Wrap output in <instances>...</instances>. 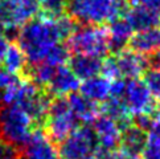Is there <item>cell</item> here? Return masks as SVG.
<instances>
[{
	"instance_id": "obj_1",
	"label": "cell",
	"mask_w": 160,
	"mask_h": 159,
	"mask_svg": "<svg viewBox=\"0 0 160 159\" xmlns=\"http://www.w3.org/2000/svg\"><path fill=\"white\" fill-rule=\"evenodd\" d=\"M77 28L72 16H40L22 25L16 38L18 45L24 52L28 64L36 65L42 62L53 45L66 40Z\"/></svg>"
},
{
	"instance_id": "obj_2",
	"label": "cell",
	"mask_w": 160,
	"mask_h": 159,
	"mask_svg": "<svg viewBox=\"0 0 160 159\" xmlns=\"http://www.w3.org/2000/svg\"><path fill=\"white\" fill-rule=\"evenodd\" d=\"M66 8L76 21L102 25L123 15L126 4L123 0H69Z\"/></svg>"
},
{
	"instance_id": "obj_3",
	"label": "cell",
	"mask_w": 160,
	"mask_h": 159,
	"mask_svg": "<svg viewBox=\"0 0 160 159\" xmlns=\"http://www.w3.org/2000/svg\"><path fill=\"white\" fill-rule=\"evenodd\" d=\"M66 40L68 49L74 54H88L102 59L110 52L107 29L102 25L83 24L77 27Z\"/></svg>"
},
{
	"instance_id": "obj_4",
	"label": "cell",
	"mask_w": 160,
	"mask_h": 159,
	"mask_svg": "<svg viewBox=\"0 0 160 159\" xmlns=\"http://www.w3.org/2000/svg\"><path fill=\"white\" fill-rule=\"evenodd\" d=\"M33 126L29 115L19 106L5 105L0 109V139L21 149L31 138Z\"/></svg>"
},
{
	"instance_id": "obj_5",
	"label": "cell",
	"mask_w": 160,
	"mask_h": 159,
	"mask_svg": "<svg viewBox=\"0 0 160 159\" xmlns=\"http://www.w3.org/2000/svg\"><path fill=\"white\" fill-rule=\"evenodd\" d=\"M42 127H45L48 138L56 145L61 143L78 127V119L72 113L66 97H56L50 101L49 111Z\"/></svg>"
},
{
	"instance_id": "obj_6",
	"label": "cell",
	"mask_w": 160,
	"mask_h": 159,
	"mask_svg": "<svg viewBox=\"0 0 160 159\" xmlns=\"http://www.w3.org/2000/svg\"><path fill=\"white\" fill-rule=\"evenodd\" d=\"M40 11L37 0H0V25L8 38L18 35L20 28L35 19Z\"/></svg>"
},
{
	"instance_id": "obj_7",
	"label": "cell",
	"mask_w": 160,
	"mask_h": 159,
	"mask_svg": "<svg viewBox=\"0 0 160 159\" xmlns=\"http://www.w3.org/2000/svg\"><path fill=\"white\" fill-rule=\"evenodd\" d=\"M58 145L60 159H86L98 149L93 129L88 126L77 127Z\"/></svg>"
},
{
	"instance_id": "obj_8",
	"label": "cell",
	"mask_w": 160,
	"mask_h": 159,
	"mask_svg": "<svg viewBox=\"0 0 160 159\" xmlns=\"http://www.w3.org/2000/svg\"><path fill=\"white\" fill-rule=\"evenodd\" d=\"M126 107L131 113V115H152L155 114L158 107L156 102L152 98L150 90L147 89L144 81L139 78H132L126 81L124 92L122 95Z\"/></svg>"
},
{
	"instance_id": "obj_9",
	"label": "cell",
	"mask_w": 160,
	"mask_h": 159,
	"mask_svg": "<svg viewBox=\"0 0 160 159\" xmlns=\"http://www.w3.org/2000/svg\"><path fill=\"white\" fill-rule=\"evenodd\" d=\"M21 155L24 159H60L56 143L40 127L33 130L31 138L21 147Z\"/></svg>"
},
{
	"instance_id": "obj_10",
	"label": "cell",
	"mask_w": 160,
	"mask_h": 159,
	"mask_svg": "<svg viewBox=\"0 0 160 159\" xmlns=\"http://www.w3.org/2000/svg\"><path fill=\"white\" fill-rule=\"evenodd\" d=\"M93 131L95 134L98 147L102 150L112 151L121 145L122 129L110 117L99 114L93 121Z\"/></svg>"
},
{
	"instance_id": "obj_11",
	"label": "cell",
	"mask_w": 160,
	"mask_h": 159,
	"mask_svg": "<svg viewBox=\"0 0 160 159\" xmlns=\"http://www.w3.org/2000/svg\"><path fill=\"white\" fill-rule=\"evenodd\" d=\"M115 62L119 70V74L122 78H139L142 74H144L148 62L146 56H143L138 52H135L134 49L124 48L115 53Z\"/></svg>"
},
{
	"instance_id": "obj_12",
	"label": "cell",
	"mask_w": 160,
	"mask_h": 159,
	"mask_svg": "<svg viewBox=\"0 0 160 159\" xmlns=\"http://www.w3.org/2000/svg\"><path fill=\"white\" fill-rule=\"evenodd\" d=\"M79 89V80L70 70L69 66H58L54 76L47 85V93L49 97H68L72 93H76Z\"/></svg>"
},
{
	"instance_id": "obj_13",
	"label": "cell",
	"mask_w": 160,
	"mask_h": 159,
	"mask_svg": "<svg viewBox=\"0 0 160 159\" xmlns=\"http://www.w3.org/2000/svg\"><path fill=\"white\" fill-rule=\"evenodd\" d=\"M107 35L110 41V52L118 53L119 50L127 48L131 37L134 36V29L123 15L108 21Z\"/></svg>"
},
{
	"instance_id": "obj_14",
	"label": "cell",
	"mask_w": 160,
	"mask_h": 159,
	"mask_svg": "<svg viewBox=\"0 0 160 159\" xmlns=\"http://www.w3.org/2000/svg\"><path fill=\"white\" fill-rule=\"evenodd\" d=\"M123 16L136 32L160 27V16L140 5H130L128 8L124 9Z\"/></svg>"
},
{
	"instance_id": "obj_15",
	"label": "cell",
	"mask_w": 160,
	"mask_h": 159,
	"mask_svg": "<svg viewBox=\"0 0 160 159\" xmlns=\"http://www.w3.org/2000/svg\"><path fill=\"white\" fill-rule=\"evenodd\" d=\"M68 104L70 106V110L78 119V122L93 123V121L99 115L101 107L97 102H93L83 97L81 93H72L68 95Z\"/></svg>"
},
{
	"instance_id": "obj_16",
	"label": "cell",
	"mask_w": 160,
	"mask_h": 159,
	"mask_svg": "<svg viewBox=\"0 0 160 159\" xmlns=\"http://www.w3.org/2000/svg\"><path fill=\"white\" fill-rule=\"evenodd\" d=\"M110 88L111 81L103 76H94L88 80H83L82 84H79V90L83 97L93 102H103L110 97Z\"/></svg>"
},
{
	"instance_id": "obj_17",
	"label": "cell",
	"mask_w": 160,
	"mask_h": 159,
	"mask_svg": "<svg viewBox=\"0 0 160 159\" xmlns=\"http://www.w3.org/2000/svg\"><path fill=\"white\" fill-rule=\"evenodd\" d=\"M70 70L77 76L78 80H88L90 77L101 74L102 59L88 54H74L69 59Z\"/></svg>"
},
{
	"instance_id": "obj_18",
	"label": "cell",
	"mask_w": 160,
	"mask_h": 159,
	"mask_svg": "<svg viewBox=\"0 0 160 159\" xmlns=\"http://www.w3.org/2000/svg\"><path fill=\"white\" fill-rule=\"evenodd\" d=\"M130 47L143 56L151 54L160 49V27L138 32L130 40Z\"/></svg>"
},
{
	"instance_id": "obj_19",
	"label": "cell",
	"mask_w": 160,
	"mask_h": 159,
	"mask_svg": "<svg viewBox=\"0 0 160 159\" xmlns=\"http://www.w3.org/2000/svg\"><path fill=\"white\" fill-rule=\"evenodd\" d=\"M101 111L105 115L114 119L122 130L128 127L130 125H132L131 113L128 111L127 107H126L122 97H108L103 104H102Z\"/></svg>"
},
{
	"instance_id": "obj_20",
	"label": "cell",
	"mask_w": 160,
	"mask_h": 159,
	"mask_svg": "<svg viewBox=\"0 0 160 159\" xmlns=\"http://www.w3.org/2000/svg\"><path fill=\"white\" fill-rule=\"evenodd\" d=\"M2 62H3L4 70L12 73V74H15V76L24 74V73L27 72L28 61H27L24 52H22L21 48L18 44L11 43L8 45Z\"/></svg>"
},
{
	"instance_id": "obj_21",
	"label": "cell",
	"mask_w": 160,
	"mask_h": 159,
	"mask_svg": "<svg viewBox=\"0 0 160 159\" xmlns=\"http://www.w3.org/2000/svg\"><path fill=\"white\" fill-rule=\"evenodd\" d=\"M146 139H147V131L139 129L135 125H130L128 127L122 130L119 147L140 156V152L143 150V147H144Z\"/></svg>"
},
{
	"instance_id": "obj_22",
	"label": "cell",
	"mask_w": 160,
	"mask_h": 159,
	"mask_svg": "<svg viewBox=\"0 0 160 159\" xmlns=\"http://www.w3.org/2000/svg\"><path fill=\"white\" fill-rule=\"evenodd\" d=\"M142 159H160V115L155 113V119L147 133L144 147L140 152Z\"/></svg>"
},
{
	"instance_id": "obj_23",
	"label": "cell",
	"mask_w": 160,
	"mask_h": 159,
	"mask_svg": "<svg viewBox=\"0 0 160 159\" xmlns=\"http://www.w3.org/2000/svg\"><path fill=\"white\" fill-rule=\"evenodd\" d=\"M57 68L48 64V62H40V64L33 65L29 72L31 81H33L40 88H47V85L50 82V80L54 76Z\"/></svg>"
},
{
	"instance_id": "obj_24",
	"label": "cell",
	"mask_w": 160,
	"mask_h": 159,
	"mask_svg": "<svg viewBox=\"0 0 160 159\" xmlns=\"http://www.w3.org/2000/svg\"><path fill=\"white\" fill-rule=\"evenodd\" d=\"M70 59V52L66 45H62L61 43L53 45L50 50L47 53L42 62H48V64L53 65L56 68L65 65Z\"/></svg>"
},
{
	"instance_id": "obj_25",
	"label": "cell",
	"mask_w": 160,
	"mask_h": 159,
	"mask_svg": "<svg viewBox=\"0 0 160 159\" xmlns=\"http://www.w3.org/2000/svg\"><path fill=\"white\" fill-rule=\"evenodd\" d=\"M37 3L47 16L62 15L68 7V0H37Z\"/></svg>"
},
{
	"instance_id": "obj_26",
	"label": "cell",
	"mask_w": 160,
	"mask_h": 159,
	"mask_svg": "<svg viewBox=\"0 0 160 159\" xmlns=\"http://www.w3.org/2000/svg\"><path fill=\"white\" fill-rule=\"evenodd\" d=\"M144 84L147 89L150 90L152 98L155 102L160 104V70L151 69L146 72L144 74Z\"/></svg>"
},
{
	"instance_id": "obj_27",
	"label": "cell",
	"mask_w": 160,
	"mask_h": 159,
	"mask_svg": "<svg viewBox=\"0 0 160 159\" xmlns=\"http://www.w3.org/2000/svg\"><path fill=\"white\" fill-rule=\"evenodd\" d=\"M101 76L106 77L110 81H114V80L122 78L121 74H119L117 62H115V57L114 56H110V57H106L102 60V66H101Z\"/></svg>"
},
{
	"instance_id": "obj_28",
	"label": "cell",
	"mask_w": 160,
	"mask_h": 159,
	"mask_svg": "<svg viewBox=\"0 0 160 159\" xmlns=\"http://www.w3.org/2000/svg\"><path fill=\"white\" fill-rule=\"evenodd\" d=\"M0 159H22L21 149L0 139Z\"/></svg>"
},
{
	"instance_id": "obj_29",
	"label": "cell",
	"mask_w": 160,
	"mask_h": 159,
	"mask_svg": "<svg viewBox=\"0 0 160 159\" xmlns=\"http://www.w3.org/2000/svg\"><path fill=\"white\" fill-rule=\"evenodd\" d=\"M130 5H140L160 16V0H130Z\"/></svg>"
},
{
	"instance_id": "obj_30",
	"label": "cell",
	"mask_w": 160,
	"mask_h": 159,
	"mask_svg": "<svg viewBox=\"0 0 160 159\" xmlns=\"http://www.w3.org/2000/svg\"><path fill=\"white\" fill-rule=\"evenodd\" d=\"M111 159H140V156L122 149V147H118L111 151Z\"/></svg>"
},
{
	"instance_id": "obj_31",
	"label": "cell",
	"mask_w": 160,
	"mask_h": 159,
	"mask_svg": "<svg viewBox=\"0 0 160 159\" xmlns=\"http://www.w3.org/2000/svg\"><path fill=\"white\" fill-rule=\"evenodd\" d=\"M147 62H148V66H150L151 69L160 70V49L155 50V52L151 53V54H148Z\"/></svg>"
},
{
	"instance_id": "obj_32",
	"label": "cell",
	"mask_w": 160,
	"mask_h": 159,
	"mask_svg": "<svg viewBox=\"0 0 160 159\" xmlns=\"http://www.w3.org/2000/svg\"><path fill=\"white\" fill-rule=\"evenodd\" d=\"M86 159H111V151L102 150L98 147V149H97L91 155H89Z\"/></svg>"
},
{
	"instance_id": "obj_33",
	"label": "cell",
	"mask_w": 160,
	"mask_h": 159,
	"mask_svg": "<svg viewBox=\"0 0 160 159\" xmlns=\"http://www.w3.org/2000/svg\"><path fill=\"white\" fill-rule=\"evenodd\" d=\"M8 40H9V38L5 36L3 32H0V62H2V60H3V57H4L5 50H7L8 45H9Z\"/></svg>"
},
{
	"instance_id": "obj_34",
	"label": "cell",
	"mask_w": 160,
	"mask_h": 159,
	"mask_svg": "<svg viewBox=\"0 0 160 159\" xmlns=\"http://www.w3.org/2000/svg\"><path fill=\"white\" fill-rule=\"evenodd\" d=\"M0 100H2V93H0Z\"/></svg>"
}]
</instances>
